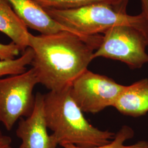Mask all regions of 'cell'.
Returning <instances> with one entry per match:
<instances>
[{
	"label": "cell",
	"instance_id": "14",
	"mask_svg": "<svg viewBox=\"0 0 148 148\" xmlns=\"http://www.w3.org/2000/svg\"><path fill=\"white\" fill-rule=\"evenodd\" d=\"M20 52L19 47L13 42L9 44L0 43V60L15 59Z\"/></svg>",
	"mask_w": 148,
	"mask_h": 148
},
{
	"label": "cell",
	"instance_id": "11",
	"mask_svg": "<svg viewBox=\"0 0 148 148\" xmlns=\"http://www.w3.org/2000/svg\"><path fill=\"white\" fill-rule=\"evenodd\" d=\"M43 10H68L97 3L120 5L128 3V0H33Z\"/></svg>",
	"mask_w": 148,
	"mask_h": 148
},
{
	"label": "cell",
	"instance_id": "6",
	"mask_svg": "<svg viewBox=\"0 0 148 148\" xmlns=\"http://www.w3.org/2000/svg\"><path fill=\"white\" fill-rule=\"evenodd\" d=\"M125 87L106 76L87 69L74 80L70 92L82 111L95 114L114 106Z\"/></svg>",
	"mask_w": 148,
	"mask_h": 148
},
{
	"label": "cell",
	"instance_id": "5",
	"mask_svg": "<svg viewBox=\"0 0 148 148\" xmlns=\"http://www.w3.org/2000/svg\"><path fill=\"white\" fill-rule=\"evenodd\" d=\"M37 84L32 68L0 78V122L7 131H11L18 120L32 114L35 102L33 92Z\"/></svg>",
	"mask_w": 148,
	"mask_h": 148
},
{
	"label": "cell",
	"instance_id": "9",
	"mask_svg": "<svg viewBox=\"0 0 148 148\" xmlns=\"http://www.w3.org/2000/svg\"><path fill=\"white\" fill-rule=\"evenodd\" d=\"M113 107L125 115L134 117L145 115L148 112V79L126 86Z\"/></svg>",
	"mask_w": 148,
	"mask_h": 148
},
{
	"label": "cell",
	"instance_id": "1",
	"mask_svg": "<svg viewBox=\"0 0 148 148\" xmlns=\"http://www.w3.org/2000/svg\"><path fill=\"white\" fill-rule=\"evenodd\" d=\"M103 35L82 36L62 31L51 34L29 35V46L34 52L32 68L38 84L49 91L70 87L86 70Z\"/></svg>",
	"mask_w": 148,
	"mask_h": 148
},
{
	"label": "cell",
	"instance_id": "15",
	"mask_svg": "<svg viewBox=\"0 0 148 148\" xmlns=\"http://www.w3.org/2000/svg\"><path fill=\"white\" fill-rule=\"evenodd\" d=\"M142 12L140 14L143 16L145 25V34L148 42V0H140Z\"/></svg>",
	"mask_w": 148,
	"mask_h": 148
},
{
	"label": "cell",
	"instance_id": "3",
	"mask_svg": "<svg viewBox=\"0 0 148 148\" xmlns=\"http://www.w3.org/2000/svg\"><path fill=\"white\" fill-rule=\"evenodd\" d=\"M127 5L97 3L68 10H44L59 24L82 36L104 34L112 27L121 24L137 27L145 33L142 14H127Z\"/></svg>",
	"mask_w": 148,
	"mask_h": 148
},
{
	"label": "cell",
	"instance_id": "13",
	"mask_svg": "<svg viewBox=\"0 0 148 148\" xmlns=\"http://www.w3.org/2000/svg\"><path fill=\"white\" fill-rule=\"evenodd\" d=\"M134 131L131 127L128 126H123L115 134V136L110 143L104 145L87 148H148V142L146 141H139L131 145H126L125 142L133 137ZM64 148H81L71 144H65L61 145Z\"/></svg>",
	"mask_w": 148,
	"mask_h": 148
},
{
	"label": "cell",
	"instance_id": "12",
	"mask_svg": "<svg viewBox=\"0 0 148 148\" xmlns=\"http://www.w3.org/2000/svg\"><path fill=\"white\" fill-rule=\"evenodd\" d=\"M33 58V50L29 47L19 58L0 60V78L7 75L11 76L24 73L27 70V66L31 65Z\"/></svg>",
	"mask_w": 148,
	"mask_h": 148
},
{
	"label": "cell",
	"instance_id": "16",
	"mask_svg": "<svg viewBox=\"0 0 148 148\" xmlns=\"http://www.w3.org/2000/svg\"><path fill=\"white\" fill-rule=\"evenodd\" d=\"M12 139L0 131V148H12Z\"/></svg>",
	"mask_w": 148,
	"mask_h": 148
},
{
	"label": "cell",
	"instance_id": "2",
	"mask_svg": "<svg viewBox=\"0 0 148 148\" xmlns=\"http://www.w3.org/2000/svg\"><path fill=\"white\" fill-rule=\"evenodd\" d=\"M44 109L48 128L60 145L99 147L110 143L115 136L114 133L101 131L90 124L73 98L70 87L44 95Z\"/></svg>",
	"mask_w": 148,
	"mask_h": 148
},
{
	"label": "cell",
	"instance_id": "4",
	"mask_svg": "<svg viewBox=\"0 0 148 148\" xmlns=\"http://www.w3.org/2000/svg\"><path fill=\"white\" fill-rule=\"evenodd\" d=\"M103 34L101 45L93 54V59L102 57L119 60L132 69H140L148 63V40L139 27L117 25Z\"/></svg>",
	"mask_w": 148,
	"mask_h": 148
},
{
	"label": "cell",
	"instance_id": "10",
	"mask_svg": "<svg viewBox=\"0 0 148 148\" xmlns=\"http://www.w3.org/2000/svg\"><path fill=\"white\" fill-rule=\"evenodd\" d=\"M0 32L10 37L23 53L29 47L27 27L7 0H0Z\"/></svg>",
	"mask_w": 148,
	"mask_h": 148
},
{
	"label": "cell",
	"instance_id": "8",
	"mask_svg": "<svg viewBox=\"0 0 148 148\" xmlns=\"http://www.w3.org/2000/svg\"><path fill=\"white\" fill-rule=\"evenodd\" d=\"M7 1L27 27L41 34H51L62 31L74 32L54 20L33 0Z\"/></svg>",
	"mask_w": 148,
	"mask_h": 148
},
{
	"label": "cell",
	"instance_id": "7",
	"mask_svg": "<svg viewBox=\"0 0 148 148\" xmlns=\"http://www.w3.org/2000/svg\"><path fill=\"white\" fill-rule=\"evenodd\" d=\"M44 109V95L37 92L32 114L20 119L16 130L21 140L19 148H57L58 143L53 134L49 135Z\"/></svg>",
	"mask_w": 148,
	"mask_h": 148
}]
</instances>
